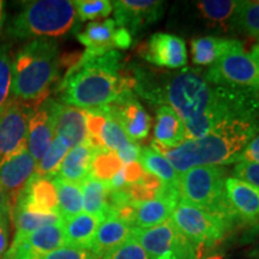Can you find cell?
<instances>
[{
	"instance_id": "cell-24",
	"label": "cell",
	"mask_w": 259,
	"mask_h": 259,
	"mask_svg": "<svg viewBox=\"0 0 259 259\" xmlns=\"http://www.w3.org/2000/svg\"><path fill=\"white\" fill-rule=\"evenodd\" d=\"M155 139L158 144L166 148H178L187 141L186 128L169 106L162 105L158 107L156 122L154 128Z\"/></svg>"
},
{
	"instance_id": "cell-1",
	"label": "cell",
	"mask_w": 259,
	"mask_h": 259,
	"mask_svg": "<svg viewBox=\"0 0 259 259\" xmlns=\"http://www.w3.org/2000/svg\"><path fill=\"white\" fill-rule=\"evenodd\" d=\"M135 92L151 102H166L179 115L186 128L187 141L209 134L220 122L239 116H254L259 111L250 88L215 85L198 69H183L166 73L160 79L148 77L137 69L131 71Z\"/></svg>"
},
{
	"instance_id": "cell-8",
	"label": "cell",
	"mask_w": 259,
	"mask_h": 259,
	"mask_svg": "<svg viewBox=\"0 0 259 259\" xmlns=\"http://www.w3.org/2000/svg\"><path fill=\"white\" fill-rule=\"evenodd\" d=\"M169 220L181 234L198 247H211L231 232L221 220L183 199H179Z\"/></svg>"
},
{
	"instance_id": "cell-47",
	"label": "cell",
	"mask_w": 259,
	"mask_h": 259,
	"mask_svg": "<svg viewBox=\"0 0 259 259\" xmlns=\"http://www.w3.org/2000/svg\"><path fill=\"white\" fill-rule=\"evenodd\" d=\"M6 22V3L4 0H0V31L4 28Z\"/></svg>"
},
{
	"instance_id": "cell-15",
	"label": "cell",
	"mask_w": 259,
	"mask_h": 259,
	"mask_svg": "<svg viewBox=\"0 0 259 259\" xmlns=\"http://www.w3.org/2000/svg\"><path fill=\"white\" fill-rule=\"evenodd\" d=\"M112 5L115 24L127 29L131 35L157 22L163 14V3L155 0H119Z\"/></svg>"
},
{
	"instance_id": "cell-45",
	"label": "cell",
	"mask_w": 259,
	"mask_h": 259,
	"mask_svg": "<svg viewBox=\"0 0 259 259\" xmlns=\"http://www.w3.org/2000/svg\"><path fill=\"white\" fill-rule=\"evenodd\" d=\"M9 219H0V259L9 248Z\"/></svg>"
},
{
	"instance_id": "cell-21",
	"label": "cell",
	"mask_w": 259,
	"mask_h": 259,
	"mask_svg": "<svg viewBox=\"0 0 259 259\" xmlns=\"http://www.w3.org/2000/svg\"><path fill=\"white\" fill-rule=\"evenodd\" d=\"M54 134L69 139L72 148L88 143L87 115L84 109L64 105L56 101L54 105Z\"/></svg>"
},
{
	"instance_id": "cell-3",
	"label": "cell",
	"mask_w": 259,
	"mask_h": 259,
	"mask_svg": "<svg viewBox=\"0 0 259 259\" xmlns=\"http://www.w3.org/2000/svg\"><path fill=\"white\" fill-rule=\"evenodd\" d=\"M258 134V118L239 116L220 122L206 136L190 139L178 148L162 147L156 141L151 148L166 157L180 176L193 167H222L240 162L242 151Z\"/></svg>"
},
{
	"instance_id": "cell-42",
	"label": "cell",
	"mask_w": 259,
	"mask_h": 259,
	"mask_svg": "<svg viewBox=\"0 0 259 259\" xmlns=\"http://www.w3.org/2000/svg\"><path fill=\"white\" fill-rule=\"evenodd\" d=\"M124 173L126 184H127V185H131V184L137 183V181L142 179L145 170L138 162H131V163L124 164Z\"/></svg>"
},
{
	"instance_id": "cell-13",
	"label": "cell",
	"mask_w": 259,
	"mask_h": 259,
	"mask_svg": "<svg viewBox=\"0 0 259 259\" xmlns=\"http://www.w3.org/2000/svg\"><path fill=\"white\" fill-rule=\"evenodd\" d=\"M36 163L37 162L25 149L0 166V189L8 199L10 218L12 216L19 196L35 174Z\"/></svg>"
},
{
	"instance_id": "cell-5",
	"label": "cell",
	"mask_w": 259,
	"mask_h": 259,
	"mask_svg": "<svg viewBox=\"0 0 259 259\" xmlns=\"http://www.w3.org/2000/svg\"><path fill=\"white\" fill-rule=\"evenodd\" d=\"M77 14L70 0L25 2L22 10L10 21L6 35L16 40L60 37L77 25Z\"/></svg>"
},
{
	"instance_id": "cell-6",
	"label": "cell",
	"mask_w": 259,
	"mask_h": 259,
	"mask_svg": "<svg viewBox=\"0 0 259 259\" xmlns=\"http://www.w3.org/2000/svg\"><path fill=\"white\" fill-rule=\"evenodd\" d=\"M226 176L227 169L221 166L193 167L180 174L179 193L180 199L220 219L232 231L240 223L226 198Z\"/></svg>"
},
{
	"instance_id": "cell-25",
	"label": "cell",
	"mask_w": 259,
	"mask_h": 259,
	"mask_svg": "<svg viewBox=\"0 0 259 259\" xmlns=\"http://www.w3.org/2000/svg\"><path fill=\"white\" fill-rule=\"evenodd\" d=\"M95 154L96 150L88 143L72 148L65 156L60 169L54 178L80 185L89 177L90 167Z\"/></svg>"
},
{
	"instance_id": "cell-29",
	"label": "cell",
	"mask_w": 259,
	"mask_h": 259,
	"mask_svg": "<svg viewBox=\"0 0 259 259\" xmlns=\"http://www.w3.org/2000/svg\"><path fill=\"white\" fill-rule=\"evenodd\" d=\"M138 160L143 169L156 177L158 180L162 181V184L167 186L179 187V173L174 169L166 157L162 156L153 148H142L141 156Z\"/></svg>"
},
{
	"instance_id": "cell-7",
	"label": "cell",
	"mask_w": 259,
	"mask_h": 259,
	"mask_svg": "<svg viewBox=\"0 0 259 259\" xmlns=\"http://www.w3.org/2000/svg\"><path fill=\"white\" fill-rule=\"evenodd\" d=\"M132 238L149 259H200V247L181 234L170 220L153 228H134Z\"/></svg>"
},
{
	"instance_id": "cell-35",
	"label": "cell",
	"mask_w": 259,
	"mask_h": 259,
	"mask_svg": "<svg viewBox=\"0 0 259 259\" xmlns=\"http://www.w3.org/2000/svg\"><path fill=\"white\" fill-rule=\"evenodd\" d=\"M124 163L114 151H96L90 167V176L108 183L121 169Z\"/></svg>"
},
{
	"instance_id": "cell-38",
	"label": "cell",
	"mask_w": 259,
	"mask_h": 259,
	"mask_svg": "<svg viewBox=\"0 0 259 259\" xmlns=\"http://www.w3.org/2000/svg\"><path fill=\"white\" fill-rule=\"evenodd\" d=\"M102 259H149L139 242L131 238L124 244L108 252Z\"/></svg>"
},
{
	"instance_id": "cell-46",
	"label": "cell",
	"mask_w": 259,
	"mask_h": 259,
	"mask_svg": "<svg viewBox=\"0 0 259 259\" xmlns=\"http://www.w3.org/2000/svg\"><path fill=\"white\" fill-rule=\"evenodd\" d=\"M0 219H9L10 220V209L9 203L6 199L4 192L0 189Z\"/></svg>"
},
{
	"instance_id": "cell-4",
	"label": "cell",
	"mask_w": 259,
	"mask_h": 259,
	"mask_svg": "<svg viewBox=\"0 0 259 259\" xmlns=\"http://www.w3.org/2000/svg\"><path fill=\"white\" fill-rule=\"evenodd\" d=\"M59 45L52 38L31 40L12 59V96L40 106L59 77Z\"/></svg>"
},
{
	"instance_id": "cell-18",
	"label": "cell",
	"mask_w": 259,
	"mask_h": 259,
	"mask_svg": "<svg viewBox=\"0 0 259 259\" xmlns=\"http://www.w3.org/2000/svg\"><path fill=\"white\" fill-rule=\"evenodd\" d=\"M113 118L134 143L144 141L151 127V119L136 97L109 105Z\"/></svg>"
},
{
	"instance_id": "cell-49",
	"label": "cell",
	"mask_w": 259,
	"mask_h": 259,
	"mask_svg": "<svg viewBox=\"0 0 259 259\" xmlns=\"http://www.w3.org/2000/svg\"><path fill=\"white\" fill-rule=\"evenodd\" d=\"M251 56L254 58L255 60H257V63L259 64V42L258 44H255L253 47H252V51H251Z\"/></svg>"
},
{
	"instance_id": "cell-44",
	"label": "cell",
	"mask_w": 259,
	"mask_h": 259,
	"mask_svg": "<svg viewBox=\"0 0 259 259\" xmlns=\"http://www.w3.org/2000/svg\"><path fill=\"white\" fill-rule=\"evenodd\" d=\"M115 48H119V50H127V48L131 47L132 42V35L130 34L127 29L119 27L115 31Z\"/></svg>"
},
{
	"instance_id": "cell-48",
	"label": "cell",
	"mask_w": 259,
	"mask_h": 259,
	"mask_svg": "<svg viewBox=\"0 0 259 259\" xmlns=\"http://www.w3.org/2000/svg\"><path fill=\"white\" fill-rule=\"evenodd\" d=\"M250 93H251L252 99H253L255 106H257V108H258V111H259V82L255 84L254 87H251Z\"/></svg>"
},
{
	"instance_id": "cell-41",
	"label": "cell",
	"mask_w": 259,
	"mask_h": 259,
	"mask_svg": "<svg viewBox=\"0 0 259 259\" xmlns=\"http://www.w3.org/2000/svg\"><path fill=\"white\" fill-rule=\"evenodd\" d=\"M141 153H142V148L139 147L137 143L131 142V143H128L124 149H121L120 151H118L116 155H118V157L120 158L122 163L127 164V163H131V162H137L139 156H141Z\"/></svg>"
},
{
	"instance_id": "cell-37",
	"label": "cell",
	"mask_w": 259,
	"mask_h": 259,
	"mask_svg": "<svg viewBox=\"0 0 259 259\" xmlns=\"http://www.w3.org/2000/svg\"><path fill=\"white\" fill-rule=\"evenodd\" d=\"M73 4L77 17L82 22L108 17L113 11L112 2L108 0H76Z\"/></svg>"
},
{
	"instance_id": "cell-32",
	"label": "cell",
	"mask_w": 259,
	"mask_h": 259,
	"mask_svg": "<svg viewBox=\"0 0 259 259\" xmlns=\"http://www.w3.org/2000/svg\"><path fill=\"white\" fill-rule=\"evenodd\" d=\"M71 149H72V145L69 139L61 136H56L47 153L45 154L42 160L36 163L35 176L50 178V179L57 177L65 156Z\"/></svg>"
},
{
	"instance_id": "cell-33",
	"label": "cell",
	"mask_w": 259,
	"mask_h": 259,
	"mask_svg": "<svg viewBox=\"0 0 259 259\" xmlns=\"http://www.w3.org/2000/svg\"><path fill=\"white\" fill-rule=\"evenodd\" d=\"M231 27L259 40V2H239Z\"/></svg>"
},
{
	"instance_id": "cell-51",
	"label": "cell",
	"mask_w": 259,
	"mask_h": 259,
	"mask_svg": "<svg viewBox=\"0 0 259 259\" xmlns=\"http://www.w3.org/2000/svg\"><path fill=\"white\" fill-rule=\"evenodd\" d=\"M204 259H228L225 254L221 253H215V254H209L208 257H205Z\"/></svg>"
},
{
	"instance_id": "cell-28",
	"label": "cell",
	"mask_w": 259,
	"mask_h": 259,
	"mask_svg": "<svg viewBox=\"0 0 259 259\" xmlns=\"http://www.w3.org/2000/svg\"><path fill=\"white\" fill-rule=\"evenodd\" d=\"M238 40L216 36L196 37L191 41L192 61L197 65H212L227 51H229Z\"/></svg>"
},
{
	"instance_id": "cell-9",
	"label": "cell",
	"mask_w": 259,
	"mask_h": 259,
	"mask_svg": "<svg viewBox=\"0 0 259 259\" xmlns=\"http://www.w3.org/2000/svg\"><path fill=\"white\" fill-rule=\"evenodd\" d=\"M206 79L215 85L229 88H251L259 82V64L244 44L236 42L205 72Z\"/></svg>"
},
{
	"instance_id": "cell-20",
	"label": "cell",
	"mask_w": 259,
	"mask_h": 259,
	"mask_svg": "<svg viewBox=\"0 0 259 259\" xmlns=\"http://www.w3.org/2000/svg\"><path fill=\"white\" fill-rule=\"evenodd\" d=\"M179 199L180 193L178 187H166L163 193H161L157 198L135 204L134 228H153L168 221Z\"/></svg>"
},
{
	"instance_id": "cell-36",
	"label": "cell",
	"mask_w": 259,
	"mask_h": 259,
	"mask_svg": "<svg viewBox=\"0 0 259 259\" xmlns=\"http://www.w3.org/2000/svg\"><path fill=\"white\" fill-rule=\"evenodd\" d=\"M12 59L8 46H0V113L12 100Z\"/></svg>"
},
{
	"instance_id": "cell-23",
	"label": "cell",
	"mask_w": 259,
	"mask_h": 259,
	"mask_svg": "<svg viewBox=\"0 0 259 259\" xmlns=\"http://www.w3.org/2000/svg\"><path fill=\"white\" fill-rule=\"evenodd\" d=\"M134 227L115 218H107L100 223L92 246V251L99 259H102L112 250L132 238Z\"/></svg>"
},
{
	"instance_id": "cell-40",
	"label": "cell",
	"mask_w": 259,
	"mask_h": 259,
	"mask_svg": "<svg viewBox=\"0 0 259 259\" xmlns=\"http://www.w3.org/2000/svg\"><path fill=\"white\" fill-rule=\"evenodd\" d=\"M234 178L244 180L259 189V164L251 162H238L234 167Z\"/></svg>"
},
{
	"instance_id": "cell-27",
	"label": "cell",
	"mask_w": 259,
	"mask_h": 259,
	"mask_svg": "<svg viewBox=\"0 0 259 259\" xmlns=\"http://www.w3.org/2000/svg\"><path fill=\"white\" fill-rule=\"evenodd\" d=\"M83 193V210L89 215L95 216L103 221L108 216V194L109 190L106 183L89 177L80 184Z\"/></svg>"
},
{
	"instance_id": "cell-19",
	"label": "cell",
	"mask_w": 259,
	"mask_h": 259,
	"mask_svg": "<svg viewBox=\"0 0 259 259\" xmlns=\"http://www.w3.org/2000/svg\"><path fill=\"white\" fill-rule=\"evenodd\" d=\"M15 210H29V211L59 215L57 190L52 179L37 177L34 174L19 196Z\"/></svg>"
},
{
	"instance_id": "cell-34",
	"label": "cell",
	"mask_w": 259,
	"mask_h": 259,
	"mask_svg": "<svg viewBox=\"0 0 259 259\" xmlns=\"http://www.w3.org/2000/svg\"><path fill=\"white\" fill-rule=\"evenodd\" d=\"M239 2L233 0H203L197 3L200 14L213 24H229L238 8Z\"/></svg>"
},
{
	"instance_id": "cell-17",
	"label": "cell",
	"mask_w": 259,
	"mask_h": 259,
	"mask_svg": "<svg viewBox=\"0 0 259 259\" xmlns=\"http://www.w3.org/2000/svg\"><path fill=\"white\" fill-rule=\"evenodd\" d=\"M54 105L56 100L47 99L31 113L28 126L27 150L38 162L50 149L54 134Z\"/></svg>"
},
{
	"instance_id": "cell-39",
	"label": "cell",
	"mask_w": 259,
	"mask_h": 259,
	"mask_svg": "<svg viewBox=\"0 0 259 259\" xmlns=\"http://www.w3.org/2000/svg\"><path fill=\"white\" fill-rule=\"evenodd\" d=\"M41 259H99L90 250L72 246H63L45 254Z\"/></svg>"
},
{
	"instance_id": "cell-52",
	"label": "cell",
	"mask_w": 259,
	"mask_h": 259,
	"mask_svg": "<svg viewBox=\"0 0 259 259\" xmlns=\"http://www.w3.org/2000/svg\"><path fill=\"white\" fill-rule=\"evenodd\" d=\"M252 259H254V258H252Z\"/></svg>"
},
{
	"instance_id": "cell-31",
	"label": "cell",
	"mask_w": 259,
	"mask_h": 259,
	"mask_svg": "<svg viewBox=\"0 0 259 259\" xmlns=\"http://www.w3.org/2000/svg\"><path fill=\"white\" fill-rule=\"evenodd\" d=\"M12 220L15 223L14 240L24 238L46 226L63 222V219L58 213H42L29 210H15L12 213Z\"/></svg>"
},
{
	"instance_id": "cell-16",
	"label": "cell",
	"mask_w": 259,
	"mask_h": 259,
	"mask_svg": "<svg viewBox=\"0 0 259 259\" xmlns=\"http://www.w3.org/2000/svg\"><path fill=\"white\" fill-rule=\"evenodd\" d=\"M226 198L241 226L252 229L259 227V189L238 178L229 177L225 181Z\"/></svg>"
},
{
	"instance_id": "cell-14",
	"label": "cell",
	"mask_w": 259,
	"mask_h": 259,
	"mask_svg": "<svg viewBox=\"0 0 259 259\" xmlns=\"http://www.w3.org/2000/svg\"><path fill=\"white\" fill-rule=\"evenodd\" d=\"M139 56L156 66L179 69L187 63L186 44L177 35L157 32L139 48Z\"/></svg>"
},
{
	"instance_id": "cell-30",
	"label": "cell",
	"mask_w": 259,
	"mask_h": 259,
	"mask_svg": "<svg viewBox=\"0 0 259 259\" xmlns=\"http://www.w3.org/2000/svg\"><path fill=\"white\" fill-rule=\"evenodd\" d=\"M58 196V210L60 218L69 220L83 211L82 187L77 184L61 180L59 178H52Z\"/></svg>"
},
{
	"instance_id": "cell-10",
	"label": "cell",
	"mask_w": 259,
	"mask_h": 259,
	"mask_svg": "<svg viewBox=\"0 0 259 259\" xmlns=\"http://www.w3.org/2000/svg\"><path fill=\"white\" fill-rule=\"evenodd\" d=\"M36 107L12 97L0 113V166L27 149L29 120Z\"/></svg>"
},
{
	"instance_id": "cell-22",
	"label": "cell",
	"mask_w": 259,
	"mask_h": 259,
	"mask_svg": "<svg viewBox=\"0 0 259 259\" xmlns=\"http://www.w3.org/2000/svg\"><path fill=\"white\" fill-rule=\"evenodd\" d=\"M115 31L116 24L114 19L111 18L87 24L82 31L77 32V40L85 46L83 56L94 58L115 51Z\"/></svg>"
},
{
	"instance_id": "cell-2",
	"label": "cell",
	"mask_w": 259,
	"mask_h": 259,
	"mask_svg": "<svg viewBox=\"0 0 259 259\" xmlns=\"http://www.w3.org/2000/svg\"><path fill=\"white\" fill-rule=\"evenodd\" d=\"M121 60L118 51L94 58L82 54L59 84L61 103L89 111L135 97L134 76Z\"/></svg>"
},
{
	"instance_id": "cell-43",
	"label": "cell",
	"mask_w": 259,
	"mask_h": 259,
	"mask_svg": "<svg viewBox=\"0 0 259 259\" xmlns=\"http://www.w3.org/2000/svg\"><path fill=\"white\" fill-rule=\"evenodd\" d=\"M251 162V163L259 164V135L252 139L245 150L242 151L240 162Z\"/></svg>"
},
{
	"instance_id": "cell-11",
	"label": "cell",
	"mask_w": 259,
	"mask_h": 259,
	"mask_svg": "<svg viewBox=\"0 0 259 259\" xmlns=\"http://www.w3.org/2000/svg\"><path fill=\"white\" fill-rule=\"evenodd\" d=\"M87 115V134L88 144L96 151H114L118 153L131 141L122 131L120 125L113 118L109 107L89 109Z\"/></svg>"
},
{
	"instance_id": "cell-12",
	"label": "cell",
	"mask_w": 259,
	"mask_h": 259,
	"mask_svg": "<svg viewBox=\"0 0 259 259\" xmlns=\"http://www.w3.org/2000/svg\"><path fill=\"white\" fill-rule=\"evenodd\" d=\"M63 246H66V241L61 222L37 229L18 240H12L2 259H41Z\"/></svg>"
},
{
	"instance_id": "cell-26",
	"label": "cell",
	"mask_w": 259,
	"mask_h": 259,
	"mask_svg": "<svg viewBox=\"0 0 259 259\" xmlns=\"http://www.w3.org/2000/svg\"><path fill=\"white\" fill-rule=\"evenodd\" d=\"M100 223L101 221L99 219L87 212H80L69 220H64L63 229L66 246L92 250Z\"/></svg>"
},
{
	"instance_id": "cell-50",
	"label": "cell",
	"mask_w": 259,
	"mask_h": 259,
	"mask_svg": "<svg viewBox=\"0 0 259 259\" xmlns=\"http://www.w3.org/2000/svg\"><path fill=\"white\" fill-rule=\"evenodd\" d=\"M251 257L254 259H259V240L251 250Z\"/></svg>"
}]
</instances>
